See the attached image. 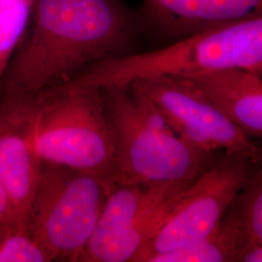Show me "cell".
Here are the masks:
<instances>
[{
  "label": "cell",
  "mask_w": 262,
  "mask_h": 262,
  "mask_svg": "<svg viewBox=\"0 0 262 262\" xmlns=\"http://www.w3.org/2000/svg\"><path fill=\"white\" fill-rule=\"evenodd\" d=\"M36 0H0V84L28 30Z\"/></svg>",
  "instance_id": "obj_13"
},
{
  "label": "cell",
  "mask_w": 262,
  "mask_h": 262,
  "mask_svg": "<svg viewBox=\"0 0 262 262\" xmlns=\"http://www.w3.org/2000/svg\"><path fill=\"white\" fill-rule=\"evenodd\" d=\"M114 149L115 185H190L215 154L180 137L159 108L138 89L102 90Z\"/></svg>",
  "instance_id": "obj_2"
},
{
  "label": "cell",
  "mask_w": 262,
  "mask_h": 262,
  "mask_svg": "<svg viewBox=\"0 0 262 262\" xmlns=\"http://www.w3.org/2000/svg\"><path fill=\"white\" fill-rule=\"evenodd\" d=\"M188 186L115 185L80 261H136Z\"/></svg>",
  "instance_id": "obj_7"
},
{
  "label": "cell",
  "mask_w": 262,
  "mask_h": 262,
  "mask_svg": "<svg viewBox=\"0 0 262 262\" xmlns=\"http://www.w3.org/2000/svg\"><path fill=\"white\" fill-rule=\"evenodd\" d=\"M249 159L225 154L181 193L164 223L135 262L196 243L211 234L239 195L253 167Z\"/></svg>",
  "instance_id": "obj_6"
},
{
  "label": "cell",
  "mask_w": 262,
  "mask_h": 262,
  "mask_svg": "<svg viewBox=\"0 0 262 262\" xmlns=\"http://www.w3.org/2000/svg\"><path fill=\"white\" fill-rule=\"evenodd\" d=\"M261 66L262 16L207 29L156 50L104 60L67 84L103 90L157 77L253 72Z\"/></svg>",
  "instance_id": "obj_3"
},
{
  "label": "cell",
  "mask_w": 262,
  "mask_h": 262,
  "mask_svg": "<svg viewBox=\"0 0 262 262\" xmlns=\"http://www.w3.org/2000/svg\"><path fill=\"white\" fill-rule=\"evenodd\" d=\"M11 226H14V225H5V224L0 223V244L2 242L3 238L5 237V235L7 233L8 229H9Z\"/></svg>",
  "instance_id": "obj_18"
},
{
  "label": "cell",
  "mask_w": 262,
  "mask_h": 262,
  "mask_svg": "<svg viewBox=\"0 0 262 262\" xmlns=\"http://www.w3.org/2000/svg\"><path fill=\"white\" fill-rule=\"evenodd\" d=\"M227 213L234 219L247 243L262 244V162L253 167Z\"/></svg>",
  "instance_id": "obj_14"
},
{
  "label": "cell",
  "mask_w": 262,
  "mask_h": 262,
  "mask_svg": "<svg viewBox=\"0 0 262 262\" xmlns=\"http://www.w3.org/2000/svg\"><path fill=\"white\" fill-rule=\"evenodd\" d=\"M253 73H255V74H257V75L262 77V66L261 67H259L258 69H256L255 71H253Z\"/></svg>",
  "instance_id": "obj_19"
},
{
  "label": "cell",
  "mask_w": 262,
  "mask_h": 262,
  "mask_svg": "<svg viewBox=\"0 0 262 262\" xmlns=\"http://www.w3.org/2000/svg\"><path fill=\"white\" fill-rule=\"evenodd\" d=\"M39 159L114 183V149L102 90L61 84L34 95Z\"/></svg>",
  "instance_id": "obj_4"
},
{
  "label": "cell",
  "mask_w": 262,
  "mask_h": 262,
  "mask_svg": "<svg viewBox=\"0 0 262 262\" xmlns=\"http://www.w3.org/2000/svg\"><path fill=\"white\" fill-rule=\"evenodd\" d=\"M41 164L34 142V95L1 93L0 184L26 227Z\"/></svg>",
  "instance_id": "obj_9"
},
{
  "label": "cell",
  "mask_w": 262,
  "mask_h": 262,
  "mask_svg": "<svg viewBox=\"0 0 262 262\" xmlns=\"http://www.w3.org/2000/svg\"><path fill=\"white\" fill-rule=\"evenodd\" d=\"M143 31L167 43L262 16V0H139Z\"/></svg>",
  "instance_id": "obj_10"
},
{
  "label": "cell",
  "mask_w": 262,
  "mask_h": 262,
  "mask_svg": "<svg viewBox=\"0 0 262 262\" xmlns=\"http://www.w3.org/2000/svg\"><path fill=\"white\" fill-rule=\"evenodd\" d=\"M113 187L94 175L42 162L28 227L53 260L80 261Z\"/></svg>",
  "instance_id": "obj_5"
},
{
  "label": "cell",
  "mask_w": 262,
  "mask_h": 262,
  "mask_svg": "<svg viewBox=\"0 0 262 262\" xmlns=\"http://www.w3.org/2000/svg\"><path fill=\"white\" fill-rule=\"evenodd\" d=\"M147 95L180 137L210 154L224 150L262 162V148L187 78L157 77L129 84Z\"/></svg>",
  "instance_id": "obj_8"
},
{
  "label": "cell",
  "mask_w": 262,
  "mask_h": 262,
  "mask_svg": "<svg viewBox=\"0 0 262 262\" xmlns=\"http://www.w3.org/2000/svg\"><path fill=\"white\" fill-rule=\"evenodd\" d=\"M237 262H262V244H245Z\"/></svg>",
  "instance_id": "obj_17"
},
{
  "label": "cell",
  "mask_w": 262,
  "mask_h": 262,
  "mask_svg": "<svg viewBox=\"0 0 262 262\" xmlns=\"http://www.w3.org/2000/svg\"><path fill=\"white\" fill-rule=\"evenodd\" d=\"M143 28L121 0H36L28 30L0 84L35 95L90 67L124 56Z\"/></svg>",
  "instance_id": "obj_1"
},
{
  "label": "cell",
  "mask_w": 262,
  "mask_h": 262,
  "mask_svg": "<svg viewBox=\"0 0 262 262\" xmlns=\"http://www.w3.org/2000/svg\"><path fill=\"white\" fill-rule=\"evenodd\" d=\"M54 261L28 227L11 226L0 244V262Z\"/></svg>",
  "instance_id": "obj_15"
},
{
  "label": "cell",
  "mask_w": 262,
  "mask_h": 262,
  "mask_svg": "<svg viewBox=\"0 0 262 262\" xmlns=\"http://www.w3.org/2000/svg\"><path fill=\"white\" fill-rule=\"evenodd\" d=\"M247 243L234 219L226 213L215 230L196 243L158 254L149 262H237Z\"/></svg>",
  "instance_id": "obj_12"
},
{
  "label": "cell",
  "mask_w": 262,
  "mask_h": 262,
  "mask_svg": "<svg viewBox=\"0 0 262 262\" xmlns=\"http://www.w3.org/2000/svg\"><path fill=\"white\" fill-rule=\"evenodd\" d=\"M0 223L8 225L23 226L19 222V215L5 187L0 184Z\"/></svg>",
  "instance_id": "obj_16"
},
{
  "label": "cell",
  "mask_w": 262,
  "mask_h": 262,
  "mask_svg": "<svg viewBox=\"0 0 262 262\" xmlns=\"http://www.w3.org/2000/svg\"><path fill=\"white\" fill-rule=\"evenodd\" d=\"M251 138L262 139V77L230 70L187 78Z\"/></svg>",
  "instance_id": "obj_11"
}]
</instances>
